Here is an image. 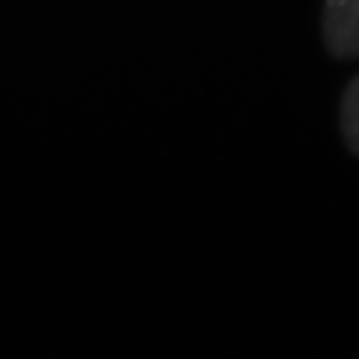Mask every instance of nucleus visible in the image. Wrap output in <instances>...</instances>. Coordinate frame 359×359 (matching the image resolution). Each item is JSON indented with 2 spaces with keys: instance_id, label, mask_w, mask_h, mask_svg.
<instances>
[{
  "instance_id": "obj_1",
  "label": "nucleus",
  "mask_w": 359,
  "mask_h": 359,
  "mask_svg": "<svg viewBox=\"0 0 359 359\" xmlns=\"http://www.w3.org/2000/svg\"><path fill=\"white\" fill-rule=\"evenodd\" d=\"M323 39L335 58H358L359 0H325Z\"/></svg>"
},
{
  "instance_id": "obj_2",
  "label": "nucleus",
  "mask_w": 359,
  "mask_h": 359,
  "mask_svg": "<svg viewBox=\"0 0 359 359\" xmlns=\"http://www.w3.org/2000/svg\"><path fill=\"white\" fill-rule=\"evenodd\" d=\"M341 132L347 148L359 156V76L351 80L341 100Z\"/></svg>"
}]
</instances>
